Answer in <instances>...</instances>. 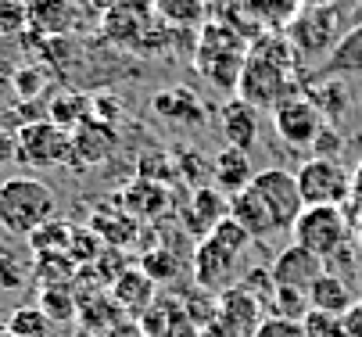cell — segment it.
Segmentation results:
<instances>
[{"label": "cell", "instance_id": "681fc988", "mask_svg": "<svg viewBox=\"0 0 362 337\" xmlns=\"http://www.w3.org/2000/svg\"><path fill=\"white\" fill-rule=\"evenodd\" d=\"M355 22H362V0H358V8H355Z\"/></svg>", "mask_w": 362, "mask_h": 337}, {"label": "cell", "instance_id": "7a4b0ae2", "mask_svg": "<svg viewBox=\"0 0 362 337\" xmlns=\"http://www.w3.org/2000/svg\"><path fill=\"white\" fill-rule=\"evenodd\" d=\"M58 219V194L36 176H11L0 183V230L11 237H33Z\"/></svg>", "mask_w": 362, "mask_h": 337}, {"label": "cell", "instance_id": "5b68a950", "mask_svg": "<svg viewBox=\"0 0 362 337\" xmlns=\"http://www.w3.org/2000/svg\"><path fill=\"white\" fill-rule=\"evenodd\" d=\"M301 201L308 205H334L344 208L351 198V172L341 162H327V158H308L301 162V169L294 172Z\"/></svg>", "mask_w": 362, "mask_h": 337}, {"label": "cell", "instance_id": "816d5d0a", "mask_svg": "<svg viewBox=\"0 0 362 337\" xmlns=\"http://www.w3.org/2000/svg\"><path fill=\"white\" fill-rule=\"evenodd\" d=\"M0 330H4V326H0Z\"/></svg>", "mask_w": 362, "mask_h": 337}, {"label": "cell", "instance_id": "836d02e7", "mask_svg": "<svg viewBox=\"0 0 362 337\" xmlns=\"http://www.w3.org/2000/svg\"><path fill=\"white\" fill-rule=\"evenodd\" d=\"M33 273L43 280V287H62V283L76 273V266H72L69 255H36Z\"/></svg>", "mask_w": 362, "mask_h": 337}, {"label": "cell", "instance_id": "3957f363", "mask_svg": "<svg viewBox=\"0 0 362 337\" xmlns=\"http://www.w3.org/2000/svg\"><path fill=\"white\" fill-rule=\"evenodd\" d=\"M294 233V244H301L305 252L320 255L323 262H330L334 255H341L351 237H355V226L348 219L344 208H334V205H308L301 208V215L294 219L291 226Z\"/></svg>", "mask_w": 362, "mask_h": 337}, {"label": "cell", "instance_id": "cb8c5ba5", "mask_svg": "<svg viewBox=\"0 0 362 337\" xmlns=\"http://www.w3.org/2000/svg\"><path fill=\"white\" fill-rule=\"evenodd\" d=\"M90 230H93L100 240H105V248H119V252L136 240V219L126 215L119 205H112V208H97L93 219H90Z\"/></svg>", "mask_w": 362, "mask_h": 337}, {"label": "cell", "instance_id": "d4e9b609", "mask_svg": "<svg viewBox=\"0 0 362 337\" xmlns=\"http://www.w3.org/2000/svg\"><path fill=\"white\" fill-rule=\"evenodd\" d=\"M90 115H93V97L76 93V90H62V93H54V97L47 101V122H54L65 133H72Z\"/></svg>", "mask_w": 362, "mask_h": 337}, {"label": "cell", "instance_id": "bcb514c9", "mask_svg": "<svg viewBox=\"0 0 362 337\" xmlns=\"http://www.w3.org/2000/svg\"><path fill=\"white\" fill-rule=\"evenodd\" d=\"M344 337H362V298H355V305L344 312Z\"/></svg>", "mask_w": 362, "mask_h": 337}, {"label": "cell", "instance_id": "ab89813d", "mask_svg": "<svg viewBox=\"0 0 362 337\" xmlns=\"http://www.w3.org/2000/svg\"><path fill=\"white\" fill-rule=\"evenodd\" d=\"M344 148H348V140L334 129V126H323V133L313 140V158H327V162H341V155H344Z\"/></svg>", "mask_w": 362, "mask_h": 337}, {"label": "cell", "instance_id": "7bdbcfd3", "mask_svg": "<svg viewBox=\"0 0 362 337\" xmlns=\"http://www.w3.org/2000/svg\"><path fill=\"white\" fill-rule=\"evenodd\" d=\"M93 119H100L105 126H119L122 122V101L105 93V97H93Z\"/></svg>", "mask_w": 362, "mask_h": 337}, {"label": "cell", "instance_id": "d6a6232c", "mask_svg": "<svg viewBox=\"0 0 362 337\" xmlns=\"http://www.w3.org/2000/svg\"><path fill=\"white\" fill-rule=\"evenodd\" d=\"M176 176H183L187 183H194V190H201V187H209L204 179L212 176V162H204L197 151H190V148H180L176 155Z\"/></svg>", "mask_w": 362, "mask_h": 337}, {"label": "cell", "instance_id": "ba28073f", "mask_svg": "<svg viewBox=\"0 0 362 337\" xmlns=\"http://www.w3.org/2000/svg\"><path fill=\"white\" fill-rule=\"evenodd\" d=\"M251 190H255V194L262 198V205L269 208L276 230H291L294 219H298L301 208H305L294 172H287V169H280V165H269V169H262V172H255Z\"/></svg>", "mask_w": 362, "mask_h": 337}, {"label": "cell", "instance_id": "8992f818", "mask_svg": "<svg viewBox=\"0 0 362 337\" xmlns=\"http://www.w3.org/2000/svg\"><path fill=\"white\" fill-rule=\"evenodd\" d=\"M15 136H18V162H25L29 169H54L69 165L72 158V136L47 119L22 122Z\"/></svg>", "mask_w": 362, "mask_h": 337}, {"label": "cell", "instance_id": "30bf717a", "mask_svg": "<svg viewBox=\"0 0 362 337\" xmlns=\"http://www.w3.org/2000/svg\"><path fill=\"white\" fill-rule=\"evenodd\" d=\"M323 273H327V262L313 252H305L301 244H287L269 262V276H273L276 287H291V291H305V295Z\"/></svg>", "mask_w": 362, "mask_h": 337}, {"label": "cell", "instance_id": "9a60e30c", "mask_svg": "<svg viewBox=\"0 0 362 337\" xmlns=\"http://www.w3.org/2000/svg\"><path fill=\"white\" fill-rule=\"evenodd\" d=\"M219 136H223L226 148L247 155L255 148V140H258V108H251L240 97H230L219 108Z\"/></svg>", "mask_w": 362, "mask_h": 337}, {"label": "cell", "instance_id": "f6af8a7d", "mask_svg": "<svg viewBox=\"0 0 362 337\" xmlns=\"http://www.w3.org/2000/svg\"><path fill=\"white\" fill-rule=\"evenodd\" d=\"M15 158H18V136L8 133V129H0V169L11 165Z\"/></svg>", "mask_w": 362, "mask_h": 337}, {"label": "cell", "instance_id": "74e56055", "mask_svg": "<svg viewBox=\"0 0 362 337\" xmlns=\"http://www.w3.org/2000/svg\"><path fill=\"white\" fill-rule=\"evenodd\" d=\"M29 18H25V0H0V40L8 36H25Z\"/></svg>", "mask_w": 362, "mask_h": 337}, {"label": "cell", "instance_id": "e575fe53", "mask_svg": "<svg viewBox=\"0 0 362 337\" xmlns=\"http://www.w3.org/2000/svg\"><path fill=\"white\" fill-rule=\"evenodd\" d=\"M47 83H50V76H47L43 65H22V69H15V97L18 101H36L47 90Z\"/></svg>", "mask_w": 362, "mask_h": 337}, {"label": "cell", "instance_id": "2e32d148", "mask_svg": "<svg viewBox=\"0 0 362 337\" xmlns=\"http://www.w3.org/2000/svg\"><path fill=\"white\" fill-rule=\"evenodd\" d=\"M226 215H230V198L223 194V190H216V187H201V190L190 194V205L183 208V226L197 240H204Z\"/></svg>", "mask_w": 362, "mask_h": 337}, {"label": "cell", "instance_id": "484cf974", "mask_svg": "<svg viewBox=\"0 0 362 337\" xmlns=\"http://www.w3.org/2000/svg\"><path fill=\"white\" fill-rule=\"evenodd\" d=\"M154 11L173 29H194L209 18V0H154Z\"/></svg>", "mask_w": 362, "mask_h": 337}, {"label": "cell", "instance_id": "e0dca14e", "mask_svg": "<svg viewBox=\"0 0 362 337\" xmlns=\"http://www.w3.org/2000/svg\"><path fill=\"white\" fill-rule=\"evenodd\" d=\"M151 112L165 119V122H176V126H201L204 115H209V108H204V101L197 97V93L190 86H165L151 97Z\"/></svg>", "mask_w": 362, "mask_h": 337}, {"label": "cell", "instance_id": "4316f807", "mask_svg": "<svg viewBox=\"0 0 362 337\" xmlns=\"http://www.w3.org/2000/svg\"><path fill=\"white\" fill-rule=\"evenodd\" d=\"M72 230L65 219H50L47 226H40L33 237H29V248L33 255H65L69 252V240H72Z\"/></svg>", "mask_w": 362, "mask_h": 337}, {"label": "cell", "instance_id": "83f0119b", "mask_svg": "<svg viewBox=\"0 0 362 337\" xmlns=\"http://www.w3.org/2000/svg\"><path fill=\"white\" fill-rule=\"evenodd\" d=\"M40 312L50 319V323H72L79 316V302L69 287H43L40 291Z\"/></svg>", "mask_w": 362, "mask_h": 337}, {"label": "cell", "instance_id": "6da1fadb", "mask_svg": "<svg viewBox=\"0 0 362 337\" xmlns=\"http://www.w3.org/2000/svg\"><path fill=\"white\" fill-rule=\"evenodd\" d=\"M251 252V233L240 230L230 215L204 237L197 240V252H194V283L209 295H223L230 287L240 283L244 276V262Z\"/></svg>", "mask_w": 362, "mask_h": 337}, {"label": "cell", "instance_id": "277c9868", "mask_svg": "<svg viewBox=\"0 0 362 337\" xmlns=\"http://www.w3.org/2000/svg\"><path fill=\"white\" fill-rule=\"evenodd\" d=\"M301 79H298V72H287V69H280V65H269V61H262V58H251L247 54V61H244V69H240V83H237V97L240 101H247L251 108H269V112H276L284 101H291V97H298L301 93Z\"/></svg>", "mask_w": 362, "mask_h": 337}, {"label": "cell", "instance_id": "f907efd6", "mask_svg": "<svg viewBox=\"0 0 362 337\" xmlns=\"http://www.w3.org/2000/svg\"><path fill=\"white\" fill-rule=\"evenodd\" d=\"M0 337H15V333H8V330H0Z\"/></svg>", "mask_w": 362, "mask_h": 337}, {"label": "cell", "instance_id": "d6986e66", "mask_svg": "<svg viewBox=\"0 0 362 337\" xmlns=\"http://www.w3.org/2000/svg\"><path fill=\"white\" fill-rule=\"evenodd\" d=\"M301 90H305V101L323 115V122H330V119L337 122V119H344V115L351 112V93H348V86H344L341 79L320 76V79H313V83H305Z\"/></svg>", "mask_w": 362, "mask_h": 337}, {"label": "cell", "instance_id": "7dc6e473", "mask_svg": "<svg viewBox=\"0 0 362 337\" xmlns=\"http://www.w3.org/2000/svg\"><path fill=\"white\" fill-rule=\"evenodd\" d=\"M0 93H15V69L0 61Z\"/></svg>", "mask_w": 362, "mask_h": 337}, {"label": "cell", "instance_id": "f35d334b", "mask_svg": "<svg viewBox=\"0 0 362 337\" xmlns=\"http://www.w3.org/2000/svg\"><path fill=\"white\" fill-rule=\"evenodd\" d=\"M301 326H305V337H344V316H330L316 309L305 312Z\"/></svg>", "mask_w": 362, "mask_h": 337}, {"label": "cell", "instance_id": "5bb4252c", "mask_svg": "<svg viewBox=\"0 0 362 337\" xmlns=\"http://www.w3.org/2000/svg\"><path fill=\"white\" fill-rule=\"evenodd\" d=\"M115 201H119V208H122L126 215H133L136 223H151V219L165 215V208H169V187L151 183V179H144V176H133V179L119 190Z\"/></svg>", "mask_w": 362, "mask_h": 337}, {"label": "cell", "instance_id": "f546056e", "mask_svg": "<svg viewBox=\"0 0 362 337\" xmlns=\"http://www.w3.org/2000/svg\"><path fill=\"white\" fill-rule=\"evenodd\" d=\"M247 4H251L255 22L269 25V29H276V25L287 29L294 22V15H298V0H247Z\"/></svg>", "mask_w": 362, "mask_h": 337}, {"label": "cell", "instance_id": "9c48e42d", "mask_svg": "<svg viewBox=\"0 0 362 337\" xmlns=\"http://www.w3.org/2000/svg\"><path fill=\"white\" fill-rule=\"evenodd\" d=\"M323 115L305 101V93L284 101L276 112H273V129L276 136L287 143V148H313V140L323 133Z\"/></svg>", "mask_w": 362, "mask_h": 337}, {"label": "cell", "instance_id": "8fae6325", "mask_svg": "<svg viewBox=\"0 0 362 337\" xmlns=\"http://www.w3.org/2000/svg\"><path fill=\"white\" fill-rule=\"evenodd\" d=\"M25 32L40 40H65L79 25V8L76 0H25Z\"/></svg>", "mask_w": 362, "mask_h": 337}, {"label": "cell", "instance_id": "ee69618b", "mask_svg": "<svg viewBox=\"0 0 362 337\" xmlns=\"http://www.w3.org/2000/svg\"><path fill=\"white\" fill-rule=\"evenodd\" d=\"M344 212H348L351 226H358V223H362V162L351 169V198H348Z\"/></svg>", "mask_w": 362, "mask_h": 337}, {"label": "cell", "instance_id": "c3c4849f", "mask_svg": "<svg viewBox=\"0 0 362 337\" xmlns=\"http://www.w3.org/2000/svg\"><path fill=\"white\" fill-rule=\"evenodd\" d=\"M351 240H355V252H358V255H362V223H358V226H355V237H351Z\"/></svg>", "mask_w": 362, "mask_h": 337}, {"label": "cell", "instance_id": "b9f144b4", "mask_svg": "<svg viewBox=\"0 0 362 337\" xmlns=\"http://www.w3.org/2000/svg\"><path fill=\"white\" fill-rule=\"evenodd\" d=\"M255 337H305V326L298 319H276V316H266L258 323Z\"/></svg>", "mask_w": 362, "mask_h": 337}, {"label": "cell", "instance_id": "8d00e7d4", "mask_svg": "<svg viewBox=\"0 0 362 337\" xmlns=\"http://www.w3.org/2000/svg\"><path fill=\"white\" fill-rule=\"evenodd\" d=\"M140 176L165 187V183L176 179V158H173V155H162V151H147V155L140 158Z\"/></svg>", "mask_w": 362, "mask_h": 337}, {"label": "cell", "instance_id": "4fadbf2b", "mask_svg": "<svg viewBox=\"0 0 362 337\" xmlns=\"http://www.w3.org/2000/svg\"><path fill=\"white\" fill-rule=\"evenodd\" d=\"M216 326H223L230 337H255L262 323V302H255L244 287H230L216 298Z\"/></svg>", "mask_w": 362, "mask_h": 337}, {"label": "cell", "instance_id": "1f68e13d", "mask_svg": "<svg viewBox=\"0 0 362 337\" xmlns=\"http://www.w3.org/2000/svg\"><path fill=\"white\" fill-rule=\"evenodd\" d=\"M65 255L72 259L76 269L79 266H90V262H97L100 255H105V240H100L90 226H79V230H72V240H69V252Z\"/></svg>", "mask_w": 362, "mask_h": 337}, {"label": "cell", "instance_id": "603a6c76", "mask_svg": "<svg viewBox=\"0 0 362 337\" xmlns=\"http://www.w3.org/2000/svg\"><path fill=\"white\" fill-rule=\"evenodd\" d=\"M112 302H115L122 312L144 316V312L154 305V283H151L140 269H126V273H119L115 283H112Z\"/></svg>", "mask_w": 362, "mask_h": 337}, {"label": "cell", "instance_id": "f1b7e54d", "mask_svg": "<svg viewBox=\"0 0 362 337\" xmlns=\"http://www.w3.org/2000/svg\"><path fill=\"white\" fill-rule=\"evenodd\" d=\"M180 259L169 252V248H151V252H144L140 255V273L158 287V283H173L176 276H180Z\"/></svg>", "mask_w": 362, "mask_h": 337}, {"label": "cell", "instance_id": "7402d4cb", "mask_svg": "<svg viewBox=\"0 0 362 337\" xmlns=\"http://www.w3.org/2000/svg\"><path fill=\"white\" fill-rule=\"evenodd\" d=\"M351 305H355V295H351L348 280L337 276V273H330V269H327L313 287H308V309H316V312L344 316Z\"/></svg>", "mask_w": 362, "mask_h": 337}, {"label": "cell", "instance_id": "ffe728a7", "mask_svg": "<svg viewBox=\"0 0 362 337\" xmlns=\"http://www.w3.org/2000/svg\"><path fill=\"white\" fill-rule=\"evenodd\" d=\"M212 176H216V190H223L226 198H233V194H240V190L251 187L255 169H251V158H247L244 151L223 148V151L212 158Z\"/></svg>", "mask_w": 362, "mask_h": 337}, {"label": "cell", "instance_id": "4dcf8cb0", "mask_svg": "<svg viewBox=\"0 0 362 337\" xmlns=\"http://www.w3.org/2000/svg\"><path fill=\"white\" fill-rule=\"evenodd\" d=\"M4 330L15 337H50V319L40 312V305H25V309H15L8 316Z\"/></svg>", "mask_w": 362, "mask_h": 337}, {"label": "cell", "instance_id": "52a82bcc", "mask_svg": "<svg viewBox=\"0 0 362 337\" xmlns=\"http://www.w3.org/2000/svg\"><path fill=\"white\" fill-rule=\"evenodd\" d=\"M337 22L341 11L334 4H313V8H298L294 22L287 25V40L294 43V51L301 58L308 54H330L337 43Z\"/></svg>", "mask_w": 362, "mask_h": 337}, {"label": "cell", "instance_id": "d590c367", "mask_svg": "<svg viewBox=\"0 0 362 337\" xmlns=\"http://www.w3.org/2000/svg\"><path fill=\"white\" fill-rule=\"evenodd\" d=\"M308 312V295L305 291H291V287H276L273 291V316L276 319H305Z\"/></svg>", "mask_w": 362, "mask_h": 337}, {"label": "cell", "instance_id": "ac0fdd59", "mask_svg": "<svg viewBox=\"0 0 362 337\" xmlns=\"http://www.w3.org/2000/svg\"><path fill=\"white\" fill-rule=\"evenodd\" d=\"M320 76L327 79H341V76H362V22H355L351 29H344L334 43V51L327 54Z\"/></svg>", "mask_w": 362, "mask_h": 337}, {"label": "cell", "instance_id": "7c38bea8", "mask_svg": "<svg viewBox=\"0 0 362 337\" xmlns=\"http://www.w3.org/2000/svg\"><path fill=\"white\" fill-rule=\"evenodd\" d=\"M72 158H69V165H76V169H90V165H100L112 151H115V143H119V133H115V126H105L100 119H86V122H79L72 133Z\"/></svg>", "mask_w": 362, "mask_h": 337}, {"label": "cell", "instance_id": "60d3db41", "mask_svg": "<svg viewBox=\"0 0 362 337\" xmlns=\"http://www.w3.org/2000/svg\"><path fill=\"white\" fill-rule=\"evenodd\" d=\"M22 283H25L22 262H18L8 248H0V291H18Z\"/></svg>", "mask_w": 362, "mask_h": 337}, {"label": "cell", "instance_id": "44dd1931", "mask_svg": "<svg viewBox=\"0 0 362 337\" xmlns=\"http://www.w3.org/2000/svg\"><path fill=\"white\" fill-rule=\"evenodd\" d=\"M230 219H233L240 230H247L251 240H255V237H269V233H276V223H273L269 208L262 205V198H258L251 187L230 198Z\"/></svg>", "mask_w": 362, "mask_h": 337}]
</instances>
